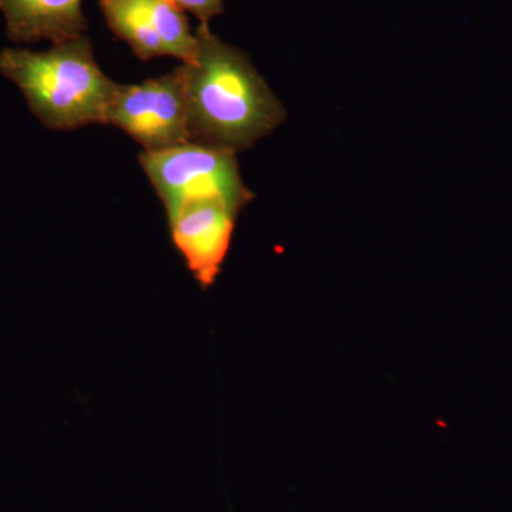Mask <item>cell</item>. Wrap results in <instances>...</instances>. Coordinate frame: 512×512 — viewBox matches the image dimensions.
<instances>
[{
  "instance_id": "cell-1",
  "label": "cell",
  "mask_w": 512,
  "mask_h": 512,
  "mask_svg": "<svg viewBox=\"0 0 512 512\" xmlns=\"http://www.w3.org/2000/svg\"><path fill=\"white\" fill-rule=\"evenodd\" d=\"M194 62L183 63L192 143L237 153L285 121V110L248 56L200 25Z\"/></svg>"
},
{
  "instance_id": "cell-8",
  "label": "cell",
  "mask_w": 512,
  "mask_h": 512,
  "mask_svg": "<svg viewBox=\"0 0 512 512\" xmlns=\"http://www.w3.org/2000/svg\"><path fill=\"white\" fill-rule=\"evenodd\" d=\"M178 9L191 12L201 25H208V22L215 16L220 15L224 10V0H170Z\"/></svg>"
},
{
  "instance_id": "cell-3",
  "label": "cell",
  "mask_w": 512,
  "mask_h": 512,
  "mask_svg": "<svg viewBox=\"0 0 512 512\" xmlns=\"http://www.w3.org/2000/svg\"><path fill=\"white\" fill-rule=\"evenodd\" d=\"M140 164L165 210L188 200L217 198L238 214L254 198L231 150L188 143L158 153L144 151Z\"/></svg>"
},
{
  "instance_id": "cell-5",
  "label": "cell",
  "mask_w": 512,
  "mask_h": 512,
  "mask_svg": "<svg viewBox=\"0 0 512 512\" xmlns=\"http://www.w3.org/2000/svg\"><path fill=\"white\" fill-rule=\"evenodd\" d=\"M100 8L109 28L138 59L171 56L194 62L197 36L170 0H100Z\"/></svg>"
},
{
  "instance_id": "cell-2",
  "label": "cell",
  "mask_w": 512,
  "mask_h": 512,
  "mask_svg": "<svg viewBox=\"0 0 512 512\" xmlns=\"http://www.w3.org/2000/svg\"><path fill=\"white\" fill-rule=\"evenodd\" d=\"M0 73L22 90L33 114L53 130L107 124V111L119 87L101 72L86 36L46 52L3 49Z\"/></svg>"
},
{
  "instance_id": "cell-7",
  "label": "cell",
  "mask_w": 512,
  "mask_h": 512,
  "mask_svg": "<svg viewBox=\"0 0 512 512\" xmlns=\"http://www.w3.org/2000/svg\"><path fill=\"white\" fill-rule=\"evenodd\" d=\"M83 0H0L8 36L16 43L50 40L53 45L83 36Z\"/></svg>"
},
{
  "instance_id": "cell-4",
  "label": "cell",
  "mask_w": 512,
  "mask_h": 512,
  "mask_svg": "<svg viewBox=\"0 0 512 512\" xmlns=\"http://www.w3.org/2000/svg\"><path fill=\"white\" fill-rule=\"evenodd\" d=\"M107 124L126 131L147 153L192 143L180 69L141 84H119L107 111Z\"/></svg>"
},
{
  "instance_id": "cell-6",
  "label": "cell",
  "mask_w": 512,
  "mask_h": 512,
  "mask_svg": "<svg viewBox=\"0 0 512 512\" xmlns=\"http://www.w3.org/2000/svg\"><path fill=\"white\" fill-rule=\"evenodd\" d=\"M237 215L217 198H197L167 208L175 247L202 286L214 284L220 274Z\"/></svg>"
}]
</instances>
